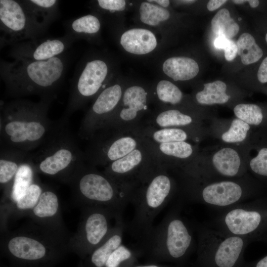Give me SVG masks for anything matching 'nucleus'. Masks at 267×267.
I'll return each instance as SVG.
<instances>
[{
    "mask_svg": "<svg viewBox=\"0 0 267 267\" xmlns=\"http://www.w3.org/2000/svg\"><path fill=\"white\" fill-rule=\"evenodd\" d=\"M134 267H160L158 266L155 265H144V266H138Z\"/></svg>",
    "mask_w": 267,
    "mask_h": 267,
    "instance_id": "nucleus-45",
    "label": "nucleus"
},
{
    "mask_svg": "<svg viewBox=\"0 0 267 267\" xmlns=\"http://www.w3.org/2000/svg\"><path fill=\"white\" fill-rule=\"evenodd\" d=\"M152 61L158 77L173 82L193 79L199 71L197 62L193 58L183 56H164L160 54Z\"/></svg>",
    "mask_w": 267,
    "mask_h": 267,
    "instance_id": "nucleus-22",
    "label": "nucleus"
},
{
    "mask_svg": "<svg viewBox=\"0 0 267 267\" xmlns=\"http://www.w3.org/2000/svg\"><path fill=\"white\" fill-rule=\"evenodd\" d=\"M152 104L155 108H178L182 107L184 95L174 83L158 77L150 84Z\"/></svg>",
    "mask_w": 267,
    "mask_h": 267,
    "instance_id": "nucleus-27",
    "label": "nucleus"
},
{
    "mask_svg": "<svg viewBox=\"0 0 267 267\" xmlns=\"http://www.w3.org/2000/svg\"><path fill=\"white\" fill-rule=\"evenodd\" d=\"M67 184L74 201L81 207L103 206L120 217H123L127 205L131 203L135 189L116 181L86 162L77 170Z\"/></svg>",
    "mask_w": 267,
    "mask_h": 267,
    "instance_id": "nucleus-5",
    "label": "nucleus"
},
{
    "mask_svg": "<svg viewBox=\"0 0 267 267\" xmlns=\"http://www.w3.org/2000/svg\"><path fill=\"white\" fill-rule=\"evenodd\" d=\"M112 34L120 49L132 58L153 61L162 53L164 46L160 37L145 27H125Z\"/></svg>",
    "mask_w": 267,
    "mask_h": 267,
    "instance_id": "nucleus-18",
    "label": "nucleus"
},
{
    "mask_svg": "<svg viewBox=\"0 0 267 267\" xmlns=\"http://www.w3.org/2000/svg\"><path fill=\"white\" fill-rule=\"evenodd\" d=\"M257 77L261 83H267V57L263 60L259 67Z\"/></svg>",
    "mask_w": 267,
    "mask_h": 267,
    "instance_id": "nucleus-41",
    "label": "nucleus"
},
{
    "mask_svg": "<svg viewBox=\"0 0 267 267\" xmlns=\"http://www.w3.org/2000/svg\"><path fill=\"white\" fill-rule=\"evenodd\" d=\"M27 217L43 227L68 234L62 220L58 195L48 186H44L38 203Z\"/></svg>",
    "mask_w": 267,
    "mask_h": 267,
    "instance_id": "nucleus-20",
    "label": "nucleus"
},
{
    "mask_svg": "<svg viewBox=\"0 0 267 267\" xmlns=\"http://www.w3.org/2000/svg\"><path fill=\"white\" fill-rule=\"evenodd\" d=\"M44 185L38 179L29 187L25 194L14 203L0 204L1 231L6 232L7 223L10 218L28 216L38 203Z\"/></svg>",
    "mask_w": 267,
    "mask_h": 267,
    "instance_id": "nucleus-25",
    "label": "nucleus"
},
{
    "mask_svg": "<svg viewBox=\"0 0 267 267\" xmlns=\"http://www.w3.org/2000/svg\"><path fill=\"white\" fill-rule=\"evenodd\" d=\"M226 84L221 81H216L204 85L202 90L195 95L196 102L201 105L224 104L230 98L227 94Z\"/></svg>",
    "mask_w": 267,
    "mask_h": 267,
    "instance_id": "nucleus-33",
    "label": "nucleus"
},
{
    "mask_svg": "<svg viewBox=\"0 0 267 267\" xmlns=\"http://www.w3.org/2000/svg\"><path fill=\"white\" fill-rule=\"evenodd\" d=\"M84 152L86 162L94 167H105L133 151L142 142L132 133H97L89 140Z\"/></svg>",
    "mask_w": 267,
    "mask_h": 267,
    "instance_id": "nucleus-16",
    "label": "nucleus"
},
{
    "mask_svg": "<svg viewBox=\"0 0 267 267\" xmlns=\"http://www.w3.org/2000/svg\"><path fill=\"white\" fill-rule=\"evenodd\" d=\"M226 1L225 0H211L208 2L207 7L209 11H214L219 8Z\"/></svg>",
    "mask_w": 267,
    "mask_h": 267,
    "instance_id": "nucleus-42",
    "label": "nucleus"
},
{
    "mask_svg": "<svg viewBox=\"0 0 267 267\" xmlns=\"http://www.w3.org/2000/svg\"><path fill=\"white\" fill-rule=\"evenodd\" d=\"M132 133L143 140L163 143L194 140L197 137L198 130L181 128H156L141 125Z\"/></svg>",
    "mask_w": 267,
    "mask_h": 267,
    "instance_id": "nucleus-26",
    "label": "nucleus"
},
{
    "mask_svg": "<svg viewBox=\"0 0 267 267\" xmlns=\"http://www.w3.org/2000/svg\"><path fill=\"white\" fill-rule=\"evenodd\" d=\"M213 32L218 37L228 39L234 37L238 33V25L230 17L229 11L225 8L220 10L211 21Z\"/></svg>",
    "mask_w": 267,
    "mask_h": 267,
    "instance_id": "nucleus-35",
    "label": "nucleus"
},
{
    "mask_svg": "<svg viewBox=\"0 0 267 267\" xmlns=\"http://www.w3.org/2000/svg\"><path fill=\"white\" fill-rule=\"evenodd\" d=\"M2 234L1 252L11 267H53L69 252L68 234L31 220Z\"/></svg>",
    "mask_w": 267,
    "mask_h": 267,
    "instance_id": "nucleus-1",
    "label": "nucleus"
},
{
    "mask_svg": "<svg viewBox=\"0 0 267 267\" xmlns=\"http://www.w3.org/2000/svg\"><path fill=\"white\" fill-rule=\"evenodd\" d=\"M67 52L44 61L0 60V74L7 97L30 95L53 100L64 80L70 61Z\"/></svg>",
    "mask_w": 267,
    "mask_h": 267,
    "instance_id": "nucleus-3",
    "label": "nucleus"
},
{
    "mask_svg": "<svg viewBox=\"0 0 267 267\" xmlns=\"http://www.w3.org/2000/svg\"><path fill=\"white\" fill-rule=\"evenodd\" d=\"M265 39H266V42H267V34H266V38H265Z\"/></svg>",
    "mask_w": 267,
    "mask_h": 267,
    "instance_id": "nucleus-47",
    "label": "nucleus"
},
{
    "mask_svg": "<svg viewBox=\"0 0 267 267\" xmlns=\"http://www.w3.org/2000/svg\"><path fill=\"white\" fill-rule=\"evenodd\" d=\"M250 129V126L237 118L233 119L228 129L221 135V140L229 144H235L244 141Z\"/></svg>",
    "mask_w": 267,
    "mask_h": 267,
    "instance_id": "nucleus-36",
    "label": "nucleus"
},
{
    "mask_svg": "<svg viewBox=\"0 0 267 267\" xmlns=\"http://www.w3.org/2000/svg\"><path fill=\"white\" fill-rule=\"evenodd\" d=\"M126 228L123 217L115 220L114 225L107 238L88 256L89 262L92 267H105L110 255L122 244Z\"/></svg>",
    "mask_w": 267,
    "mask_h": 267,
    "instance_id": "nucleus-29",
    "label": "nucleus"
},
{
    "mask_svg": "<svg viewBox=\"0 0 267 267\" xmlns=\"http://www.w3.org/2000/svg\"><path fill=\"white\" fill-rule=\"evenodd\" d=\"M138 242L153 255L176 261L184 258L197 246L193 229L181 214L179 203Z\"/></svg>",
    "mask_w": 267,
    "mask_h": 267,
    "instance_id": "nucleus-8",
    "label": "nucleus"
},
{
    "mask_svg": "<svg viewBox=\"0 0 267 267\" xmlns=\"http://www.w3.org/2000/svg\"><path fill=\"white\" fill-rule=\"evenodd\" d=\"M79 267H84L82 262H81L79 264Z\"/></svg>",
    "mask_w": 267,
    "mask_h": 267,
    "instance_id": "nucleus-46",
    "label": "nucleus"
},
{
    "mask_svg": "<svg viewBox=\"0 0 267 267\" xmlns=\"http://www.w3.org/2000/svg\"><path fill=\"white\" fill-rule=\"evenodd\" d=\"M47 28L40 24L21 0H0V45L41 38Z\"/></svg>",
    "mask_w": 267,
    "mask_h": 267,
    "instance_id": "nucleus-13",
    "label": "nucleus"
},
{
    "mask_svg": "<svg viewBox=\"0 0 267 267\" xmlns=\"http://www.w3.org/2000/svg\"><path fill=\"white\" fill-rule=\"evenodd\" d=\"M102 23L100 16L92 12L66 22V34L76 40L84 39L90 43L98 44L101 42Z\"/></svg>",
    "mask_w": 267,
    "mask_h": 267,
    "instance_id": "nucleus-28",
    "label": "nucleus"
},
{
    "mask_svg": "<svg viewBox=\"0 0 267 267\" xmlns=\"http://www.w3.org/2000/svg\"><path fill=\"white\" fill-rule=\"evenodd\" d=\"M247 2H249L250 6L252 8L257 7L260 3L259 1L258 0H247Z\"/></svg>",
    "mask_w": 267,
    "mask_h": 267,
    "instance_id": "nucleus-44",
    "label": "nucleus"
},
{
    "mask_svg": "<svg viewBox=\"0 0 267 267\" xmlns=\"http://www.w3.org/2000/svg\"><path fill=\"white\" fill-rule=\"evenodd\" d=\"M199 262L203 267H241L248 239L228 234L214 225L196 228Z\"/></svg>",
    "mask_w": 267,
    "mask_h": 267,
    "instance_id": "nucleus-9",
    "label": "nucleus"
},
{
    "mask_svg": "<svg viewBox=\"0 0 267 267\" xmlns=\"http://www.w3.org/2000/svg\"><path fill=\"white\" fill-rule=\"evenodd\" d=\"M150 84L129 78L118 108L95 134L132 133L137 128L151 111Z\"/></svg>",
    "mask_w": 267,
    "mask_h": 267,
    "instance_id": "nucleus-10",
    "label": "nucleus"
},
{
    "mask_svg": "<svg viewBox=\"0 0 267 267\" xmlns=\"http://www.w3.org/2000/svg\"><path fill=\"white\" fill-rule=\"evenodd\" d=\"M37 174L29 156L20 166L11 184L3 191L0 204L14 203L22 197L38 179Z\"/></svg>",
    "mask_w": 267,
    "mask_h": 267,
    "instance_id": "nucleus-30",
    "label": "nucleus"
},
{
    "mask_svg": "<svg viewBox=\"0 0 267 267\" xmlns=\"http://www.w3.org/2000/svg\"><path fill=\"white\" fill-rule=\"evenodd\" d=\"M132 6L133 1L126 0H96L91 1L89 6L91 12L99 15L112 33L125 27V14Z\"/></svg>",
    "mask_w": 267,
    "mask_h": 267,
    "instance_id": "nucleus-24",
    "label": "nucleus"
},
{
    "mask_svg": "<svg viewBox=\"0 0 267 267\" xmlns=\"http://www.w3.org/2000/svg\"><path fill=\"white\" fill-rule=\"evenodd\" d=\"M134 258V252L122 244L109 256L104 267H121Z\"/></svg>",
    "mask_w": 267,
    "mask_h": 267,
    "instance_id": "nucleus-38",
    "label": "nucleus"
},
{
    "mask_svg": "<svg viewBox=\"0 0 267 267\" xmlns=\"http://www.w3.org/2000/svg\"><path fill=\"white\" fill-rule=\"evenodd\" d=\"M129 79L119 74L93 99L82 120L78 131L80 138L89 141L115 113Z\"/></svg>",
    "mask_w": 267,
    "mask_h": 267,
    "instance_id": "nucleus-15",
    "label": "nucleus"
},
{
    "mask_svg": "<svg viewBox=\"0 0 267 267\" xmlns=\"http://www.w3.org/2000/svg\"><path fill=\"white\" fill-rule=\"evenodd\" d=\"M21 1L37 21L47 29L58 16L59 0H24Z\"/></svg>",
    "mask_w": 267,
    "mask_h": 267,
    "instance_id": "nucleus-32",
    "label": "nucleus"
},
{
    "mask_svg": "<svg viewBox=\"0 0 267 267\" xmlns=\"http://www.w3.org/2000/svg\"><path fill=\"white\" fill-rule=\"evenodd\" d=\"M245 167L241 154L233 147L216 150L207 165L181 172L184 177L200 181L236 179L243 177Z\"/></svg>",
    "mask_w": 267,
    "mask_h": 267,
    "instance_id": "nucleus-17",
    "label": "nucleus"
},
{
    "mask_svg": "<svg viewBox=\"0 0 267 267\" xmlns=\"http://www.w3.org/2000/svg\"><path fill=\"white\" fill-rule=\"evenodd\" d=\"M53 100L16 99L0 104V145L27 152L39 147L55 128L48 116Z\"/></svg>",
    "mask_w": 267,
    "mask_h": 267,
    "instance_id": "nucleus-2",
    "label": "nucleus"
},
{
    "mask_svg": "<svg viewBox=\"0 0 267 267\" xmlns=\"http://www.w3.org/2000/svg\"><path fill=\"white\" fill-rule=\"evenodd\" d=\"M236 44L238 54L241 62L249 65L258 61L263 56L262 49L256 44L254 38L250 34H242L238 39Z\"/></svg>",
    "mask_w": 267,
    "mask_h": 267,
    "instance_id": "nucleus-34",
    "label": "nucleus"
},
{
    "mask_svg": "<svg viewBox=\"0 0 267 267\" xmlns=\"http://www.w3.org/2000/svg\"><path fill=\"white\" fill-rule=\"evenodd\" d=\"M142 141L149 147L160 166L168 170L182 168L197 156L196 146L189 141L157 143Z\"/></svg>",
    "mask_w": 267,
    "mask_h": 267,
    "instance_id": "nucleus-21",
    "label": "nucleus"
},
{
    "mask_svg": "<svg viewBox=\"0 0 267 267\" xmlns=\"http://www.w3.org/2000/svg\"><path fill=\"white\" fill-rule=\"evenodd\" d=\"M233 112L238 119L250 125H260L263 120L261 108L254 104L241 103L233 108Z\"/></svg>",
    "mask_w": 267,
    "mask_h": 267,
    "instance_id": "nucleus-37",
    "label": "nucleus"
},
{
    "mask_svg": "<svg viewBox=\"0 0 267 267\" xmlns=\"http://www.w3.org/2000/svg\"><path fill=\"white\" fill-rule=\"evenodd\" d=\"M29 160L35 171L67 184L77 170L86 162L68 126L61 118L43 143L30 153Z\"/></svg>",
    "mask_w": 267,
    "mask_h": 267,
    "instance_id": "nucleus-4",
    "label": "nucleus"
},
{
    "mask_svg": "<svg viewBox=\"0 0 267 267\" xmlns=\"http://www.w3.org/2000/svg\"><path fill=\"white\" fill-rule=\"evenodd\" d=\"M214 45L218 49H223L224 57L227 61L233 60L238 54L236 43L224 37H218L214 41Z\"/></svg>",
    "mask_w": 267,
    "mask_h": 267,
    "instance_id": "nucleus-40",
    "label": "nucleus"
},
{
    "mask_svg": "<svg viewBox=\"0 0 267 267\" xmlns=\"http://www.w3.org/2000/svg\"><path fill=\"white\" fill-rule=\"evenodd\" d=\"M75 73L65 111L61 118L81 109L119 74L118 60L105 51L91 50L82 58Z\"/></svg>",
    "mask_w": 267,
    "mask_h": 267,
    "instance_id": "nucleus-6",
    "label": "nucleus"
},
{
    "mask_svg": "<svg viewBox=\"0 0 267 267\" xmlns=\"http://www.w3.org/2000/svg\"><path fill=\"white\" fill-rule=\"evenodd\" d=\"M30 153L0 145V183L3 191L11 184L20 166L28 159Z\"/></svg>",
    "mask_w": 267,
    "mask_h": 267,
    "instance_id": "nucleus-31",
    "label": "nucleus"
},
{
    "mask_svg": "<svg viewBox=\"0 0 267 267\" xmlns=\"http://www.w3.org/2000/svg\"><path fill=\"white\" fill-rule=\"evenodd\" d=\"M255 267H267V256L260 260L256 264Z\"/></svg>",
    "mask_w": 267,
    "mask_h": 267,
    "instance_id": "nucleus-43",
    "label": "nucleus"
},
{
    "mask_svg": "<svg viewBox=\"0 0 267 267\" xmlns=\"http://www.w3.org/2000/svg\"><path fill=\"white\" fill-rule=\"evenodd\" d=\"M249 166L255 174L267 177V148L260 149L257 155L250 160Z\"/></svg>",
    "mask_w": 267,
    "mask_h": 267,
    "instance_id": "nucleus-39",
    "label": "nucleus"
},
{
    "mask_svg": "<svg viewBox=\"0 0 267 267\" xmlns=\"http://www.w3.org/2000/svg\"><path fill=\"white\" fill-rule=\"evenodd\" d=\"M75 41L67 34L61 37L26 40L12 45L9 55L14 59L46 60L66 52Z\"/></svg>",
    "mask_w": 267,
    "mask_h": 267,
    "instance_id": "nucleus-19",
    "label": "nucleus"
},
{
    "mask_svg": "<svg viewBox=\"0 0 267 267\" xmlns=\"http://www.w3.org/2000/svg\"><path fill=\"white\" fill-rule=\"evenodd\" d=\"M178 192V182L174 176L159 166L146 182L134 189L131 202L134 215L126 229L138 242L141 240L151 230L157 215Z\"/></svg>",
    "mask_w": 267,
    "mask_h": 267,
    "instance_id": "nucleus-7",
    "label": "nucleus"
},
{
    "mask_svg": "<svg viewBox=\"0 0 267 267\" xmlns=\"http://www.w3.org/2000/svg\"><path fill=\"white\" fill-rule=\"evenodd\" d=\"M200 121L190 112L178 108H154L140 125L156 128H181L198 130Z\"/></svg>",
    "mask_w": 267,
    "mask_h": 267,
    "instance_id": "nucleus-23",
    "label": "nucleus"
},
{
    "mask_svg": "<svg viewBox=\"0 0 267 267\" xmlns=\"http://www.w3.org/2000/svg\"><path fill=\"white\" fill-rule=\"evenodd\" d=\"M81 208L78 228L70 237L68 245L69 252L84 259L107 238L113 227L112 221L123 217L103 206L91 205Z\"/></svg>",
    "mask_w": 267,
    "mask_h": 267,
    "instance_id": "nucleus-12",
    "label": "nucleus"
},
{
    "mask_svg": "<svg viewBox=\"0 0 267 267\" xmlns=\"http://www.w3.org/2000/svg\"><path fill=\"white\" fill-rule=\"evenodd\" d=\"M178 192L188 201L225 209L242 203L247 196L245 181L242 178L200 181L178 177Z\"/></svg>",
    "mask_w": 267,
    "mask_h": 267,
    "instance_id": "nucleus-11",
    "label": "nucleus"
},
{
    "mask_svg": "<svg viewBox=\"0 0 267 267\" xmlns=\"http://www.w3.org/2000/svg\"><path fill=\"white\" fill-rule=\"evenodd\" d=\"M159 166L149 147L142 141L130 153L105 166L103 172L116 181L135 189L146 182Z\"/></svg>",
    "mask_w": 267,
    "mask_h": 267,
    "instance_id": "nucleus-14",
    "label": "nucleus"
}]
</instances>
